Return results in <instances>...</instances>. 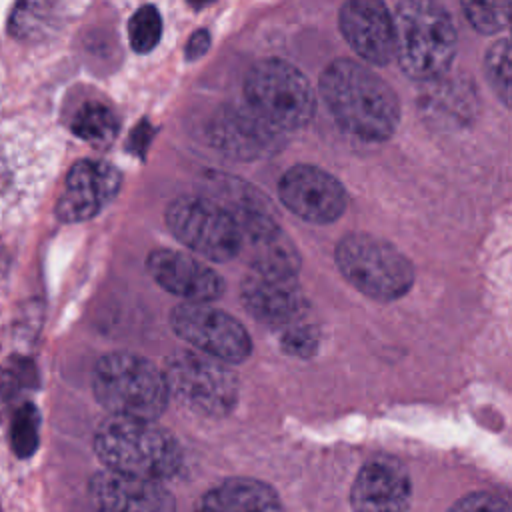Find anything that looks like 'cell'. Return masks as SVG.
<instances>
[{
  "label": "cell",
  "mask_w": 512,
  "mask_h": 512,
  "mask_svg": "<svg viewBox=\"0 0 512 512\" xmlns=\"http://www.w3.org/2000/svg\"><path fill=\"white\" fill-rule=\"evenodd\" d=\"M282 346L288 354L310 356V354H314V350L318 346V334L312 326H292L284 334Z\"/></svg>",
  "instance_id": "cell-26"
},
{
  "label": "cell",
  "mask_w": 512,
  "mask_h": 512,
  "mask_svg": "<svg viewBox=\"0 0 512 512\" xmlns=\"http://www.w3.org/2000/svg\"><path fill=\"white\" fill-rule=\"evenodd\" d=\"M70 130L92 146H108L118 132L114 112L100 102H86L72 118Z\"/></svg>",
  "instance_id": "cell-19"
},
{
  "label": "cell",
  "mask_w": 512,
  "mask_h": 512,
  "mask_svg": "<svg viewBox=\"0 0 512 512\" xmlns=\"http://www.w3.org/2000/svg\"><path fill=\"white\" fill-rule=\"evenodd\" d=\"M38 428H40V414L34 404L24 402L12 416L10 424V444L16 456L28 458L38 448Z\"/></svg>",
  "instance_id": "cell-21"
},
{
  "label": "cell",
  "mask_w": 512,
  "mask_h": 512,
  "mask_svg": "<svg viewBox=\"0 0 512 512\" xmlns=\"http://www.w3.org/2000/svg\"><path fill=\"white\" fill-rule=\"evenodd\" d=\"M210 48V34L208 30H196L190 38H188V44L184 48V54H186V60H196L200 56H204Z\"/></svg>",
  "instance_id": "cell-27"
},
{
  "label": "cell",
  "mask_w": 512,
  "mask_h": 512,
  "mask_svg": "<svg viewBox=\"0 0 512 512\" xmlns=\"http://www.w3.org/2000/svg\"><path fill=\"white\" fill-rule=\"evenodd\" d=\"M170 396L202 416H226L238 400V376L226 362L182 350L164 366Z\"/></svg>",
  "instance_id": "cell-7"
},
{
  "label": "cell",
  "mask_w": 512,
  "mask_h": 512,
  "mask_svg": "<svg viewBox=\"0 0 512 512\" xmlns=\"http://www.w3.org/2000/svg\"><path fill=\"white\" fill-rule=\"evenodd\" d=\"M162 18L158 10L150 4L138 8L128 22V40L134 52L146 54L160 42Z\"/></svg>",
  "instance_id": "cell-22"
},
{
  "label": "cell",
  "mask_w": 512,
  "mask_h": 512,
  "mask_svg": "<svg viewBox=\"0 0 512 512\" xmlns=\"http://www.w3.org/2000/svg\"><path fill=\"white\" fill-rule=\"evenodd\" d=\"M462 12L466 14L474 30L482 34H496L502 28L510 26L512 4L510 2H490V4L464 2Z\"/></svg>",
  "instance_id": "cell-23"
},
{
  "label": "cell",
  "mask_w": 512,
  "mask_h": 512,
  "mask_svg": "<svg viewBox=\"0 0 512 512\" xmlns=\"http://www.w3.org/2000/svg\"><path fill=\"white\" fill-rule=\"evenodd\" d=\"M278 194L290 212L314 224L338 220L348 206L342 182L312 164H296L286 170L278 184Z\"/></svg>",
  "instance_id": "cell-10"
},
{
  "label": "cell",
  "mask_w": 512,
  "mask_h": 512,
  "mask_svg": "<svg viewBox=\"0 0 512 512\" xmlns=\"http://www.w3.org/2000/svg\"><path fill=\"white\" fill-rule=\"evenodd\" d=\"M396 60L412 80L442 76L458 46V32L448 10L438 2L402 0L394 8Z\"/></svg>",
  "instance_id": "cell-3"
},
{
  "label": "cell",
  "mask_w": 512,
  "mask_h": 512,
  "mask_svg": "<svg viewBox=\"0 0 512 512\" xmlns=\"http://www.w3.org/2000/svg\"><path fill=\"white\" fill-rule=\"evenodd\" d=\"M170 324L182 340L220 362L238 364L252 352V340L244 326L212 304H178L170 312Z\"/></svg>",
  "instance_id": "cell-9"
},
{
  "label": "cell",
  "mask_w": 512,
  "mask_h": 512,
  "mask_svg": "<svg viewBox=\"0 0 512 512\" xmlns=\"http://www.w3.org/2000/svg\"><path fill=\"white\" fill-rule=\"evenodd\" d=\"M484 74L494 94L512 108V40H496L484 54Z\"/></svg>",
  "instance_id": "cell-20"
},
{
  "label": "cell",
  "mask_w": 512,
  "mask_h": 512,
  "mask_svg": "<svg viewBox=\"0 0 512 512\" xmlns=\"http://www.w3.org/2000/svg\"><path fill=\"white\" fill-rule=\"evenodd\" d=\"M94 452L106 470L158 482L174 476L182 464L176 438L150 420L110 416L94 434Z\"/></svg>",
  "instance_id": "cell-2"
},
{
  "label": "cell",
  "mask_w": 512,
  "mask_h": 512,
  "mask_svg": "<svg viewBox=\"0 0 512 512\" xmlns=\"http://www.w3.org/2000/svg\"><path fill=\"white\" fill-rule=\"evenodd\" d=\"M448 512H512L506 500L500 496L486 492V490H474L458 498Z\"/></svg>",
  "instance_id": "cell-25"
},
{
  "label": "cell",
  "mask_w": 512,
  "mask_h": 512,
  "mask_svg": "<svg viewBox=\"0 0 512 512\" xmlns=\"http://www.w3.org/2000/svg\"><path fill=\"white\" fill-rule=\"evenodd\" d=\"M214 146L238 158H258L272 152L278 132L262 122L248 106L222 110L210 128Z\"/></svg>",
  "instance_id": "cell-17"
},
{
  "label": "cell",
  "mask_w": 512,
  "mask_h": 512,
  "mask_svg": "<svg viewBox=\"0 0 512 512\" xmlns=\"http://www.w3.org/2000/svg\"><path fill=\"white\" fill-rule=\"evenodd\" d=\"M194 512H284L276 490L256 478H228L196 502Z\"/></svg>",
  "instance_id": "cell-18"
},
{
  "label": "cell",
  "mask_w": 512,
  "mask_h": 512,
  "mask_svg": "<svg viewBox=\"0 0 512 512\" xmlns=\"http://www.w3.org/2000/svg\"><path fill=\"white\" fill-rule=\"evenodd\" d=\"M340 274L364 296L378 302L402 298L414 284V264L388 240L350 232L334 250Z\"/></svg>",
  "instance_id": "cell-5"
},
{
  "label": "cell",
  "mask_w": 512,
  "mask_h": 512,
  "mask_svg": "<svg viewBox=\"0 0 512 512\" xmlns=\"http://www.w3.org/2000/svg\"><path fill=\"white\" fill-rule=\"evenodd\" d=\"M240 296L254 318L272 326L290 324L306 310V298L296 276L250 270L242 282Z\"/></svg>",
  "instance_id": "cell-16"
},
{
  "label": "cell",
  "mask_w": 512,
  "mask_h": 512,
  "mask_svg": "<svg viewBox=\"0 0 512 512\" xmlns=\"http://www.w3.org/2000/svg\"><path fill=\"white\" fill-rule=\"evenodd\" d=\"M320 94L334 120L360 140L384 142L400 124L396 92L358 60L330 62L320 76Z\"/></svg>",
  "instance_id": "cell-1"
},
{
  "label": "cell",
  "mask_w": 512,
  "mask_h": 512,
  "mask_svg": "<svg viewBox=\"0 0 512 512\" xmlns=\"http://www.w3.org/2000/svg\"><path fill=\"white\" fill-rule=\"evenodd\" d=\"M168 230L192 252L228 262L242 252V232L228 208L204 196H180L166 208Z\"/></svg>",
  "instance_id": "cell-8"
},
{
  "label": "cell",
  "mask_w": 512,
  "mask_h": 512,
  "mask_svg": "<svg viewBox=\"0 0 512 512\" xmlns=\"http://www.w3.org/2000/svg\"><path fill=\"white\" fill-rule=\"evenodd\" d=\"M92 390L112 416L150 422L164 412L170 398L164 372L150 360L128 352H112L98 360Z\"/></svg>",
  "instance_id": "cell-4"
},
{
  "label": "cell",
  "mask_w": 512,
  "mask_h": 512,
  "mask_svg": "<svg viewBox=\"0 0 512 512\" xmlns=\"http://www.w3.org/2000/svg\"><path fill=\"white\" fill-rule=\"evenodd\" d=\"M88 492L96 512H176V500L162 482L106 468L90 478Z\"/></svg>",
  "instance_id": "cell-13"
},
{
  "label": "cell",
  "mask_w": 512,
  "mask_h": 512,
  "mask_svg": "<svg viewBox=\"0 0 512 512\" xmlns=\"http://www.w3.org/2000/svg\"><path fill=\"white\" fill-rule=\"evenodd\" d=\"M146 268L164 290L186 302L206 304L224 294L222 276L190 254L158 248L148 254Z\"/></svg>",
  "instance_id": "cell-14"
},
{
  "label": "cell",
  "mask_w": 512,
  "mask_h": 512,
  "mask_svg": "<svg viewBox=\"0 0 512 512\" xmlns=\"http://www.w3.org/2000/svg\"><path fill=\"white\" fill-rule=\"evenodd\" d=\"M510 30H512V12H510ZM512 40V38H510Z\"/></svg>",
  "instance_id": "cell-28"
},
{
  "label": "cell",
  "mask_w": 512,
  "mask_h": 512,
  "mask_svg": "<svg viewBox=\"0 0 512 512\" xmlns=\"http://www.w3.org/2000/svg\"><path fill=\"white\" fill-rule=\"evenodd\" d=\"M38 374L30 360L26 358H10L0 366V396L14 398L30 388H36Z\"/></svg>",
  "instance_id": "cell-24"
},
{
  "label": "cell",
  "mask_w": 512,
  "mask_h": 512,
  "mask_svg": "<svg viewBox=\"0 0 512 512\" xmlns=\"http://www.w3.org/2000/svg\"><path fill=\"white\" fill-rule=\"evenodd\" d=\"M412 480L406 466L394 456H374L358 470L352 490V512H408Z\"/></svg>",
  "instance_id": "cell-12"
},
{
  "label": "cell",
  "mask_w": 512,
  "mask_h": 512,
  "mask_svg": "<svg viewBox=\"0 0 512 512\" xmlns=\"http://www.w3.org/2000/svg\"><path fill=\"white\" fill-rule=\"evenodd\" d=\"M344 40L368 64L386 66L396 58L394 16L380 0L344 2L338 14Z\"/></svg>",
  "instance_id": "cell-11"
},
{
  "label": "cell",
  "mask_w": 512,
  "mask_h": 512,
  "mask_svg": "<svg viewBox=\"0 0 512 512\" xmlns=\"http://www.w3.org/2000/svg\"><path fill=\"white\" fill-rule=\"evenodd\" d=\"M246 106L272 130H298L316 112V96L308 78L280 58L260 60L244 80Z\"/></svg>",
  "instance_id": "cell-6"
},
{
  "label": "cell",
  "mask_w": 512,
  "mask_h": 512,
  "mask_svg": "<svg viewBox=\"0 0 512 512\" xmlns=\"http://www.w3.org/2000/svg\"><path fill=\"white\" fill-rule=\"evenodd\" d=\"M120 172L104 160H78L64 184L56 212L64 222H80L96 216L118 192Z\"/></svg>",
  "instance_id": "cell-15"
}]
</instances>
